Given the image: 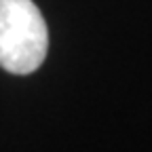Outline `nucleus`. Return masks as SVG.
<instances>
[{
	"label": "nucleus",
	"instance_id": "f257e3e1",
	"mask_svg": "<svg viewBox=\"0 0 152 152\" xmlns=\"http://www.w3.org/2000/svg\"><path fill=\"white\" fill-rule=\"evenodd\" d=\"M47 49L49 30L32 0H0V68L30 74L42 66Z\"/></svg>",
	"mask_w": 152,
	"mask_h": 152
}]
</instances>
